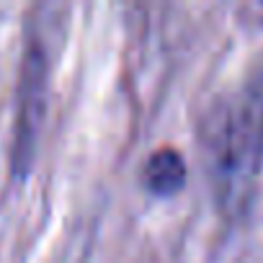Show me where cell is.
Segmentation results:
<instances>
[{"label": "cell", "instance_id": "obj_1", "mask_svg": "<svg viewBox=\"0 0 263 263\" xmlns=\"http://www.w3.org/2000/svg\"><path fill=\"white\" fill-rule=\"evenodd\" d=\"M201 158L217 206L227 214L242 212L263 168V72L248 75L209 106Z\"/></svg>", "mask_w": 263, "mask_h": 263}, {"label": "cell", "instance_id": "obj_2", "mask_svg": "<svg viewBox=\"0 0 263 263\" xmlns=\"http://www.w3.org/2000/svg\"><path fill=\"white\" fill-rule=\"evenodd\" d=\"M39 18L29 24V36L24 47L21 72H18V111H16V140H13V165L26 171L36 153V140L47 111L49 72L54 60V42L60 39L54 18H44V8H36Z\"/></svg>", "mask_w": 263, "mask_h": 263}, {"label": "cell", "instance_id": "obj_3", "mask_svg": "<svg viewBox=\"0 0 263 263\" xmlns=\"http://www.w3.org/2000/svg\"><path fill=\"white\" fill-rule=\"evenodd\" d=\"M145 183L158 196H173L186 183V163L178 150L160 147L145 163Z\"/></svg>", "mask_w": 263, "mask_h": 263}]
</instances>
